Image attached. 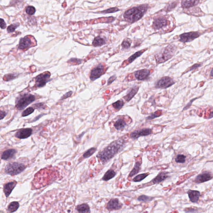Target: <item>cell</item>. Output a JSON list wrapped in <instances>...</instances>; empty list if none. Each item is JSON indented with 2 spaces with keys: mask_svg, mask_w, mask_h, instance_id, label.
Segmentation results:
<instances>
[{
  "mask_svg": "<svg viewBox=\"0 0 213 213\" xmlns=\"http://www.w3.org/2000/svg\"><path fill=\"white\" fill-rule=\"evenodd\" d=\"M126 145V141L124 139L120 138L114 141L110 145L98 153L97 157L102 163L105 164L121 152Z\"/></svg>",
  "mask_w": 213,
  "mask_h": 213,
  "instance_id": "cell-1",
  "label": "cell"
},
{
  "mask_svg": "<svg viewBox=\"0 0 213 213\" xmlns=\"http://www.w3.org/2000/svg\"><path fill=\"white\" fill-rule=\"evenodd\" d=\"M147 9V5L135 7L126 11L123 15V17L127 22L133 23L140 20L145 15Z\"/></svg>",
  "mask_w": 213,
  "mask_h": 213,
  "instance_id": "cell-2",
  "label": "cell"
},
{
  "mask_svg": "<svg viewBox=\"0 0 213 213\" xmlns=\"http://www.w3.org/2000/svg\"><path fill=\"white\" fill-rule=\"evenodd\" d=\"M175 51V47L172 45H169L164 47L155 54V57L156 62L158 64H160L167 61L172 57Z\"/></svg>",
  "mask_w": 213,
  "mask_h": 213,
  "instance_id": "cell-3",
  "label": "cell"
},
{
  "mask_svg": "<svg viewBox=\"0 0 213 213\" xmlns=\"http://www.w3.org/2000/svg\"><path fill=\"white\" fill-rule=\"evenodd\" d=\"M36 100L34 95L25 93L21 95L17 98L16 101V107L19 110H22Z\"/></svg>",
  "mask_w": 213,
  "mask_h": 213,
  "instance_id": "cell-4",
  "label": "cell"
},
{
  "mask_svg": "<svg viewBox=\"0 0 213 213\" xmlns=\"http://www.w3.org/2000/svg\"><path fill=\"white\" fill-rule=\"evenodd\" d=\"M26 168L24 164L19 162H11L8 164L5 169V172L7 174L14 176L22 173Z\"/></svg>",
  "mask_w": 213,
  "mask_h": 213,
  "instance_id": "cell-5",
  "label": "cell"
},
{
  "mask_svg": "<svg viewBox=\"0 0 213 213\" xmlns=\"http://www.w3.org/2000/svg\"><path fill=\"white\" fill-rule=\"evenodd\" d=\"M175 83L174 81L169 77H164L155 83V87L158 89H166Z\"/></svg>",
  "mask_w": 213,
  "mask_h": 213,
  "instance_id": "cell-6",
  "label": "cell"
},
{
  "mask_svg": "<svg viewBox=\"0 0 213 213\" xmlns=\"http://www.w3.org/2000/svg\"><path fill=\"white\" fill-rule=\"evenodd\" d=\"M50 72H44L39 75L36 78V86L38 87H44L48 82L50 81Z\"/></svg>",
  "mask_w": 213,
  "mask_h": 213,
  "instance_id": "cell-7",
  "label": "cell"
},
{
  "mask_svg": "<svg viewBox=\"0 0 213 213\" xmlns=\"http://www.w3.org/2000/svg\"><path fill=\"white\" fill-rule=\"evenodd\" d=\"M104 71V66L101 64H99L92 70L90 77L93 81L100 77Z\"/></svg>",
  "mask_w": 213,
  "mask_h": 213,
  "instance_id": "cell-8",
  "label": "cell"
},
{
  "mask_svg": "<svg viewBox=\"0 0 213 213\" xmlns=\"http://www.w3.org/2000/svg\"><path fill=\"white\" fill-rule=\"evenodd\" d=\"M151 133L152 130L150 128H143L133 131L130 134V137L132 139L136 140L141 137L148 136L151 135Z\"/></svg>",
  "mask_w": 213,
  "mask_h": 213,
  "instance_id": "cell-9",
  "label": "cell"
},
{
  "mask_svg": "<svg viewBox=\"0 0 213 213\" xmlns=\"http://www.w3.org/2000/svg\"><path fill=\"white\" fill-rule=\"evenodd\" d=\"M168 21L164 17H159L154 19L152 24V28L154 30H159L167 26Z\"/></svg>",
  "mask_w": 213,
  "mask_h": 213,
  "instance_id": "cell-10",
  "label": "cell"
},
{
  "mask_svg": "<svg viewBox=\"0 0 213 213\" xmlns=\"http://www.w3.org/2000/svg\"><path fill=\"white\" fill-rule=\"evenodd\" d=\"M199 36V34L197 32H189V33H184L181 34L179 36L180 40L183 43L190 42L198 38Z\"/></svg>",
  "mask_w": 213,
  "mask_h": 213,
  "instance_id": "cell-11",
  "label": "cell"
},
{
  "mask_svg": "<svg viewBox=\"0 0 213 213\" xmlns=\"http://www.w3.org/2000/svg\"><path fill=\"white\" fill-rule=\"evenodd\" d=\"M33 130L31 128H24L17 131L15 134V137L20 139H25L29 138L32 135Z\"/></svg>",
  "mask_w": 213,
  "mask_h": 213,
  "instance_id": "cell-12",
  "label": "cell"
},
{
  "mask_svg": "<svg viewBox=\"0 0 213 213\" xmlns=\"http://www.w3.org/2000/svg\"><path fill=\"white\" fill-rule=\"evenodd\" d=\"M150 74V71L146 69L137 70L134 74L136 79L140 81L147 80L149 78Z\"/></svg>",
  "mask_w": 213,
  "mask_h": 213,
  "instance_id": "cell-13",
  "label": "cell"
},
{
  "mask_svg": "<svg viewBox=\"0 0 213 213\" xmlns=\"http://www.w3.org/2000/svg\"><path fill=\"white\" fill-rule=\"evenodd\" d=\"M122 206L123 205L119 202L118 199H113L107 204L106 208L110 211L116 210L120 209Z\"/></svg>",
  "mask_w": 213,
  "mask_h": 213,
  "instance_id": "cell-14",
  "label": "cell"
},
{
  "mask_svg": "<svg viewBox=\"0 0 213 213\" xmlns=\"http://www.w3.org/2000/svg\"><path fill=\"white\" fill-rule=\"evenodd\" d=\"M32 43L31 39L27 36H26L24 38H22L20 39L18 48L21 50L28 49L31 47Z\"/></svg>",
  "mask_w": 213,
  "mask_h": 213,
  "instance_id": "cell-15",
  "label": "cell"
},
{
  "mask_svg": "<svg viewBox=\"0 0 213 213\" xmlns=\"http://www.w3.org/2000/svg\"><path fill=\"white\" fill-rule=\"evenodd\" d=\"M212 178V175L208 173H202L201 174H199L196 177L194 181L197 183H202L211 180Z\"/></svg>",
  "mask_w": 213,
  "mask_h": 213,
  "instance_id": "cell-16",
  "label": "cell"
},
{
  "mask_svg": "<svg viewBox=\"0 0 213 213\" xmlns=\"http://www.w3.org/2000/svg\"><path fill=\"white\" fill-rule=\"evenodd\" d=\"M139 89V87L137 86H135L130 88V89L128 91L126 95L124 97L126 101H130L138 92Z\"/></svg>",
  "mask_w": 213,
  "mask_h": 213,
  "instance_id": "cell-17",
  "label": "cell"
},
{
  "mask_svg": "<svg viewBox=\"0 0 213 213\" xmlns=\"http://www.w3.org/2000/svg\"><path fill=\"white\" fill-rule=\"evenodd\" d=\"M17 151L15 149H9L3 152L1 159L4 160H8L12 159L16 153Z\"/></svg>",
  "mask_w": 213,
  "mask_h": 213,
  "instance_id": "cell-18",
  "label": "cell"
},
{
  "mask_svg": "<svg viewBox=\"0 0 213 213\" xmlns=\"http://www.w3.org/2000/svg\"><path fill=\"white\" fill-rule=\"evenodd\" d=\"M187 193L191 202L193 203L197 202L200 195L199 191L189 190L188 191Z\"/></svg>",
  "mask_w": 213,
  "mask_h": 213,
  "instance_id": "cell-19",
  "label": "cell"
},
{
  "mask_svg": "<svg viewBox=\"0 0 213 213\" xmlns=\"http://www.w3.org/2000/svg\"><path fill=\"white\" fill-rule=\"evenodd\" d=\"M16 184L17 182L16 181H13L5 184L4 190L6 197H9Z\"/></svg>",
  "mask_w": 213,
  "mask_h": 213,
  "instance_id": "cell-20",
  "label": "cell"
},
{
  "mask_svg": "<svg viewBox=\"0 0 213 213\" xmlns=\"http://www.w3.org/2000/svg\"><path fill=\"white\" fill-rule=\"evenodd\" d=\"M168 177L167 173L164 172H160L158 174L155 178L153 179V182L154 184H158L162 182L163 181L165 180Z\"/></svg>",
  "mask_w": 213,
  "mask_h": 213,
  "instance_id": "cell-21",
  "label": "cell"
},
{
  "mask_svg": "<svg viewBox=\"0 0 213 213\" xmlns=\"http://www.w3.org/2000/svg\"><path fill=\"white\" fill-rule=\"evenodd\" d=\"M106 43V40L105 38L98 36L95 38L93 42V45L94 47H100Z\"/></svg>",
  "mask_w": 213,
  "mask_h": 213,
  "instance_id": "cell-22",
  "label": "cell"
},
{
  "mask_svg": "<svg viewBox=\"0 0 213 213\" xmlns=\"http://www.w3.org/2000/svg\"><path fill=\"white\" fill-rule=\"evenodd\" d=\"M76 209L78 213H90V208L87 204H83L77 206Z\"/></svg>",
  "mask_w": 213,
  "mask_h": 213,
  "instance_id": "cell-23",
  "label": "cell"
},
{
  "mask_svg": "<svg viewBox=\"0 0 213 213\" xmlns=\"http://www.w3.org/2000/svg\"><path fill=\"white\" fill-rule=\"evenodd\" d=\"M127 126L126 121L122 119H119L116 121L114 124V127L116 130H120L124 129Z\"/></svg>",
  "mask_w": 213,
  "mask_h": 213,
  "instance_id": "cell-24",
  "label": "cell"
},
{
  "mask_svg": "<svg viewBox=\"0 0 213 213\" xmlns=\"http://www.w3.org/2000/svg\"><path fill=\"white\" fill-rule=\"evenodd\" d=\"M116 174V172L113 170L111 169H109L105 173L102 179L105 181H108L115 177Z\"/></svg>",
  "mask_w": 213,
  "mask_h": 213,
  "instance_id": "cell-25",
  "label": "cell"
},
{
  "mask_svg": "<svg viewBox=\"0 0 213 213\" xmlns=\"http://www.w3.org/2000/svg\"><path fill=\"white\" fill-rule=\"evenodd\" d=\"M197 1H183L181 2V6L184 8H189L194 6L199 3Z\"/></svg>",
  "mask_w": 213,
  "mask_h": 213,
  "instance_id": "cell-26",
  "label": "cell"
},
{
  "mask_svg": "<svg viewBox=\"0 0 213 213\" xmlns=\"http://www.w3.org/2000/svg\"><path fill=\"white\" fill-rule=\"evenodd\" d=\"M141 163L138 162V161L136 162L135 164L134 168H133V170L131 171L130 174H129V176L130 177H133L134 175H136L137 173H139L140 169H141Z\"/></svg>",
  "mask_w": 213,
  "mask_h": 213,
  "instance_id": "cell-27",
  "label": "cell"
},
{
  "mask_svg": "<svg viewBox=\"0 0 213 213\" xmlns=\"http://www.w3.org/2000/svg\"><path fill=\"white\" fill-rule=\"evenodd\" d=\"M19 207V204L18 202H12L10 204L8 208V213H12L16 212Z\"/></svg>",
  "mask_w": 213,
  "mask_h": 213,
  "instance_id": "cell-28",
  "label": "cell"
},
{
  "mask_svg": "<svg viewBox=\"0 0 213 213\" xmlns=\"http://www.w3.org/2000/svg\"><path fill=\"white\" fill-rule=\"evenodd\" d=\"M144 52V51H142V50H140V51L135 52V54L131 55V56L128 58V62H129V63H131V62L134 61L135 59H137V57L141 56Z\"/></svg>",
  "mask_w": 213,
  "mask_h": 213,
  "instance_id": "cell-29",
  "label": "cell"
},
{
  "mask_svg": "<svg viewBox=\"0 0 213 213\" xmlns=\"http://www.w3.org/2000/svg\"><path fill=\"white\" fill-rule=\"evenodd\" d=\"M97 149L95 147H92L90 149H88L87 151H86L83 154V156L84 158H88L90 156H92L93 154H94Z\"/></svg>",
  "mask_w": 213,
  "mask_h": 213,
  "instance_id": "cell-30",
  "label": "cell"
},
{
  "mask_svg": "<svg viewBox=\"0 0 213 213\" xmlns=\"http://www.w3.org/2000/svg\"><path fill=\"white\" fill-rule=\"evenodd\" d=\"M125 103L122 100H119L112 104L113 107L116 110H120L124 106Z\"/></svg>",
  "mask_w": 213,
  "mask_h": 213,
  "instance_id": "cell-31",
  "label": "cell"
},
{
  "mask_svg": "<svg viewBox=\"0 0 213 213\" xmlns=\"http://www.w3.org/2000/svg\"><path fill=\"white\" fill-rule=\"evenodd\" d=\"M149 174L148 173H144L139 174L133 179V181L134 182H140L141 181L145 179V178L147 177L149 175Z\"/></svg>",
  "mask_w": 213,
  "mask_h": 213,
  "instance_id": "cell-32",
  "label": "cell"
},
{
  "mask_svg": "<svg viewBox=\"0 0 213 213\" xmlns=\"http://www.w3.org/2000/svg\"><path fill=\"white\" fill-rule=\"evenodd\" d=\"M186 156L182 154H178L175 158V161L178 163H184L186 161Z\"/></svg>",
  "mask_w": 213,
  "mask_h": 213,
  "instance_id": "cell-33",
  "label": "cell"
},
{
  "mask_svg": "<svg viewBox=\"0 0 213 213\" xmlns=\"http://www.w3.org/2000/svg\"><path fill=\"white\" fill-rule=\"evenodd\" d=\"M34 110H35V109L33 108V107H29V108L25 110L22 113V116L23 117H25L29 116V115L33 113Z\"/></svg>",
  "mask_w": 213,
  "mask_h": 213,
  "instance_id": "cell-34",
  "label": "cell"
},
{
  "mask_svg": "<svg viewBox=\"0 0 213 213\" xmlns=\"http://www.w3.org/2000/svg\"><path fill=\"white\" fill-rule=\"evenodd\" d=\"M153 198H152V197H149L143 195H141L137 199L139 201L145 202H146L151 201Z\"/></svg>",
  "mask_w": 213,
  "mask_h": 213,
  "instance_id": "cell-35",
  "label": "cell"
},
{
  "mask_svg": "<svg viewBox=\"0 0 213 213\" xmlns=\"http://www.w3.org/2000/svg\"><path fill=\"white\" fill-rule=\"evenodd\" d=\"M119 11H120V10L118 8L113 7L104 10V11L101 12V13L104 14H110V13H115V12Z\"/></svg>",
  "mask_w": 213,
  "mask_h": 213,
  "instance_id": "cell-36",
  "label": "cell"
},
{
  "mask_svg": "<svg viewBox=\"0 0 213 213\" xmlns=\"http://www.w3.org/2000/svg\"><path fill=\"white\" fill-rule=\"evenodd\" d=\"M26 11L28 14L34 15L36 11V9L33 6H28L26 8Z\"/></svg>",
  "mask_w": 213,
  "mask_h": 213,
  "instance_id": "cell-37",
  "label": "cell"
},
{
  "mask_svg": "<svg viewBox=\"0 0 213 213\" xmlns=\"http://www.w3.org/2000/svg\"><path fill=\"white\" fill-rule=\"evenodd\" d=\"M19 26V24L18 25L17 24H13L10 25L7 28L8 32L9 33H12V32H14Z\"/></svg>",
  "mask_w": 213,
  "mask_h": 213,
  "instance_id": "cell-38",
  "label": "cell"
},
{
  "mask_svg": "<svg viewBox=\"0 0 213 213\" xmlns=\"http://www.w3.org/2000/svg\"><path fill=\"white\" fill-rule=\"evenodd\" d=\"M121 45L124 49H128L131 46V43L129 40H123V42H122Z\"/></svg>",
  "mask_w": 213,
  "mask_h": 213,
  "instance_id": "cell-39",
  "label": "cell"
},
{
  "mask_svg": "<svg viewBox=\"0 0 213 213\" xmlns=\"http://www.w3.org/2000/svg\"><path fill=\"white\" fill-rule=\"evenodd\" d=\"M5 76V78H6V81L11 80H12L14 79L16 77V75L14 74H9Z\"/></svg>",
  "mask_w": 213,
  "mask_h": 213,
  "instance_id": "cell-40",
  "label": "cell"
},
{
  "mask_svg": "<svg viewBox=\"0 0 213 213\" xmlns=\"http://www.w3.org/2000/svg\"><path fill=\"white\" fill-rule=\"evenodd\" d=\"M156 112H155V113H153L151 114L150 115L147 117L146 118V120H153V119L154 118H156L159 117L160 116L157 115H156Z\"/></svg>",
  "mask_w": 213,
  "mask_h": 213,
  "instance_id": "cell-41",
  "label": "cell"
},
{
  "mask_svg": "<svg viewBox=\"0 0 213 213\" xmlns=\"http://www.w3.org/2000/svg\"><path fill=\"white\" fill-rule=\"evenodd\" d=\"M72 92H68V93H66L65 94L63 95L62 96V97L61 99H60V100H65V99L67 98H69L72 95Z\"/></svg>",
  "mask_w": 213,
  "mask_h": 213,
  "instance_id": "cell-42",
  "label": "cell"
},
{
  "mask_svg": "<svg viewBox=\"0 0 213 213\" xmlns=\"http://www.w3.org/2000/svg\"><path fill=\"white\" fill-rule=\"evenodd\" d=\"M116 78H117V77H116L115 75H113V76L110 77L109 78L108 80V85H110L111 84L113 83V82L115 80Z\"/></svg>",
  "mask_w": 213,
  "mask_h": 213,
  "instance_id": "cell-43",
  "label": "cell"
},
{
  "mask_svg": "<svg viewBox=\"0 0 213 213\" xmlns=\"http://www.w3.org/2000/svg\"><path fill=\"white\" fill-rule=\"evenodd\" d=\"M0 26L1 29H4L6 28V24L5 23L4 20L2 19H1L0 21Z\"/></svg>",
  "mask_w": 213,
  "mask_h": 213,
  "instance_id": "cell-44",
  "label": "cell"
},
{
  "mask_svg": "<svg viewBox=\"0 0 213 213\" xmlns=\"http://www.w3.org/2000/svg\"><path fill=\"white\" fill-rule=\"evenodd\" d=\"M196 99H195L192 100L190 102H189V103H188L187 104V105H186V106L184 107V108L183 110V111H184L186 110H187L189 108V107L191 106V105H192V103L193 101H194V100H195Z\"/></svg>",
  "mask_w": 213,
  "mask_h": 213,
  "instance_id": "cell-45",
  "label": "cell"
},
{
  "mask_svg": "<svg viewBox=\"0 0 213 213\" xmlns=\"http://www.w3.org/2000/svg\"><path fill=\"white\" fill-rule=\"evenodd\" d=\"M0 114H1V117H0V118H1V120L4 119L7 115V113H6V112L3 111L2 110L1 111Z\"/></svg>",
  "mask_w": 213,
  "mask_h": 213,
  "instance_id": "cell-46",
  "label": "cell"
},
{
  "mask_svg": "<svg viewBox=\"0 0 213 213\" xmlns=\"http://www.w3.org/2000/svg\"><path fill=\"white\" fill-rule=\"evenodd\" d=\"M213 118V111L211 112L210 114L209 118Z\"/></svg>",
  "mask_w": 213,
  "mask_h": 213,
  "instance_id": "cell-47",
  "label": "cell"
},
{
  "mask_svg": "<svg viewBox=\"0 0 213 213\" xmlns=\"http://www.w3.org/2000/svg\"><path fill=\"white\" fill-rule=\"evenodd\" d=\"M210 75L213 77V69L211 72Z\"/></svg>",
  "mask_w": 213,
  "mask_h": 213,
  "instance_id": "cell-48",
  "label": "cell"
}]
</instances>
